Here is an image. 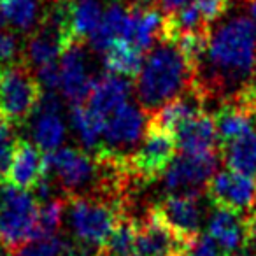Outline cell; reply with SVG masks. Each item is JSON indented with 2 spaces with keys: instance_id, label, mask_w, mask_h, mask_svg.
I'll use <instances>...</instances> for the list:
<instances>
[{
  "instance_id": "obj_10",
  "label": "cell",
  "mask_w": 256,
  "mask_h": 256,
  "mask_svg": "<svg viewBox=\"0 0 256 256\" xmlns=\"http://www.w3.org/2000/svg\"><path fill=\"white\" fill-rule=\"evenodd\" d=\"M46 162L48 176L53 172L67 193L79 192L98 178L96 162L92 160L86 151L62 148L53 153H46Z\"/></svg>"
},
{
  "instance_id": "obj_5",
  "label": "cell",
  "mask_w": 256,
  "mask_h": 256,
  "mask_svg": "<svg viewBox=\"0 0 256 256\" xmlns=\"http://www.w3.org/2000/svg\"><path fill=\"white\" fill-rule=\"evenodd\" d=\"M42 95V86L26 64L0 67V112L16 124L36 114Z\"/></svg>"
},
{
  "instance_id": "obj_30",
  "label": "cell",
  "mask_w": 256,
  "mask_h": 256,
  "mask_svg": "<svg viewBox=\"0 0 256 256\" xmlns=\"http://www.w3.org/2000/svg\"><path fill=\"white\" fill-rule=\"evenodd\" d=\"M20 42L12 32H0V67L18 64Z\"/></svg>"
},
{
  "instance_id": "obj_9",
  "label": "cell",
  "mask_w": 256,
  "mask_h": 256,
  "mask_svg": "<svg viewBox=\"0 0 256 256\" xmlns=\"http://www.w3.org/2000/svg\"><path fill=\"white\" fill-rule=\"evenodd\" d=\"M148 118L140 107L136 104H124L116 112H112L106 121V130H104V144L100 151L128 156L123 151L136 146L144 136ZM98 151V153H100Z\"/></svg>"
},
{
  "instance_id": "obj_41",
  "label": "cell",
  "mask_w": 256,
  "mask_h": 256,
  "mask_svg": "<svg viewBox=\"0 0 256 256\" xmlns=\"http://www.w3.org/2000/svg\"><path fill=\"white\" fill-rule=\"evenodd\" d=\"M172 256H179V254H172Z\"/></svg>"
},
{
  "instance_id": "obj_11",
  "label": "cell",
  "mask_w": 256,
  "mask_h": 256,
  "mask_svg": "<svg viewBox=\"0 0 256 256\" xmlns=\"http://www.w3.org/2000/svg\"><path fill=\"white\" fill-rule=\"evenodd\" d=\"M158 216L174 230V234L182 240V246L200 234L202 209L198 204V195L170 193L160 204L153 207Z\"/></svg>"
},
{
  "instance_id": "obj_37",
  "label": "cell",
  "mask_w": 256,
  "mask_h": 256,
  "mask_svg": "<svg viewBox=\"0 0 256 256\" xmlns=\"http://www.w3.org/2000/svg\"><path fill=\"white\" fill-rule=\"evenodd\" d=\"M0 256H14V254H12V251L9 248H6L4 244H0Z\"/></svg>"
},
{
  "instance_id": "obj_36",
  "label": "cell",
  "mask_w": 256,
  "mask_h": 256,
  "mask_svg": "<svg viewBox=\"0 0 256 256\" xmlns=\"http://www.w3.org/2000/svg\"><path fill=\"white\" fill-rule=\"evenodd\" d=\"M230 256H256L252 251H249L248 248H242V249H238V251H235V252H232Z\"/></svg>"
},
{
  "instance_id": "obj_19",
  "label": "cell",
  "mask_w": 256,
  "mask_h": 256,
  "mask_svg": "<svg viewBox=\"0 0 256 256\" xmlns=\"http://www.w3.org/2000/svg\"><path fill=\"white\" fill-rule=\"evenodd\" d=\"M144 53L124 39H116L104 53V65L109 74L124 79L137 78L142 70Z\"/></svg>"
},
{
  "instance_id": "obj_23",
  "label": "cell",
  "mask_w": 256,
  "mask_h": 256,
  "mask_svg": "<svg viewBox=\"0 0 256 256\" xmlns=\"http://www.w3.org/2000/svg\"><path fill=\"white\" fill-rule=\"evenodd\" d=\"M136 237H137V220L121 216L116 228L107 238L100 256H137L136 254Z\"/></svg>"
},
{
  "instance_id": "obj_25",
  "label": "cell",
  "mask_w": 256,
  "mask_h": 256,
  "mask_svg": "<svg viewBox=\"0 0 256 256\" xmlns=\"http://www.w3.org/2000/svg\"><path fill=\"white\" fill-rule=\"evenodd\" d=\"M0 16L18 30H30L37 20L36 0H0Z\"/></svg>"
},
{
  "instance_id": "obj_18",
  "label": "cell",
  "mask_w": 256,
  "mask_h": 256,
  "mask_svg": "<svg viewBox=\"0 0 256 256\" xmlns=\"http://www.w3.org/2000/svg\"><path fill=\"white\" fill-rule=\"evenodd\" d=\"M207 234L216 238L228 252H235L244 248L246 242V218L240 212L216 207L209 218Z\"/></svg>"
},
{
  "instance_id": "obj_4",
  "label": "cell",
  "mask_w": 256,
  "mask_h": 256,
  "mask_svg": "<svg viewBox=\"0 0 256 256\" xmlns=\"http://www.w3.org/2000/svg\"><path fill=\"white\" fill-rule=\"evenodd\" d=\"M123 214L118 202H104L88 196H74L68 206V218L76 240L98 251V254Z\"/></svg>"
},
{
  "instance_id": "obj_15",
  "label": "cell",
  "mask_w": 256,
  "mask_h": 256,
  "mask_svg": "<svg viewBox=\"0 0 256 256\" xmlns=\"http://www.w3.org/2000/svg\"><path fill=\"white\" fill-rule=\"evenodd\" d=\"M174 137L178 150L186 154L210 153L216 151V146L220 144L214 116H209L204 110L182 123L174 132Z\"/></svg>"
},
{
  "instance_id": "obj_39",
  "label": "cell",
  "mask_w": 256,
  "mask_h": 256,
  "mask_svg": "<svg viewBox=\"0 0 256 256\" xmlns=\"http://www.w3.org/2000/svg\"><path fill=\"white\" fill-rule=\"evenodd\" d=\"M4 23H6V20H4V18H2V16H0V26L4 25Z\"/></svg>"
},
{
  "instance_id": "obj_28",
  "label": "cell",
  "mask_w": 256,
  "mask_h": 256,
  "mask_svg": "<svg viewBox=\"0 0 256 256\" xmlns=\"http://www.w3.org/2000/svg\"><path fill=\"white\" fill-rule=\"evenodd\" d=\"M179 256H230V252L209 234L200 232L182 246Z\"/></svg>"
},
{
  "instance_id": "obj_24",
  "label": "cell",
  "mask_w": 256,
  "mask_h": 256,
  "mask_svg": "<svg viewBox=\"0 0 256 256\" xmlns=\"http://www.w3.org/2000/svg\"><path fill=\"white\" fill-rule=\"evenodd\" d=\"M104 11L96 0H76L72 8V34L76 42L92 36L102 22Z\"/></svg>"
},
{
  "instance_id": "obj_21",
  "label": "cell",
  "mask_w": 256,
  "mask_h": 256,
  "mask_svg": "<svg viewBox=\"0 0 256 256\" xmlns=\"http://www.w3.org/2000/svg\"><path fill=\"white\" fill-rule=\"evenodd\" d=\"M124 23H126V9H123V6L120 2H112L104 11L100 25L90 36V44H92L93 50L100 51V53H106V50L114 40L121 39Z\"/></svg>"
},
{
  "instance_id": "obj_31",
  "label": "cell",
  "mask_w": 256,
  "mask_h": 256,
  "mask_svg": "<svg viewBox=\"0 0 256 256\" xmlns=\"http://www.w3.org/2000/svg\"><path fill=\"white\" fill-rule=\"evenodd\" d=\"M192 2L209 25L218 18H221L228 9V0H192Z\"/></svg>"
},
{
  "instance_id": "obj_35",
  "label": "cell",
  "mask_w": 256,
  "mask_h": 256,
  "mask_svg": "<svg viewBox=\"0 0 256 256\" xmlns=\"http://www.w3.org/2000/svg\"><path fill=\"white\" fill-rule=\"evenodd\" d=\"M246 84L249 86V88L252 90V93L256 95V62H254V65H252V70H251V79H249Z\"/></svg>"
},
{
  "instance_id": "obj_20",
  "label": "cell",
  "mask_w": 256,
  "mask_h": 256,
  "mask_svg": "<svg viewBox=\"0 0 256 256\" xmlns=\"http://www.w3.org/2000/svg\"><path fill=\"white\" fill-rule=\"evenodd\" d=\"M72 128L79 134L86 150L95 151V154L102 150L104 130H106V118L96 114L88 106H72L70 110Z\"/></svg>"
},
{
  "instance_id": "obj_40",
  "label": "cell",
  "mask_w": 256,
  "mask_h": 256,
  "mask_svg": "<svg viewBox=\"0 0 256 256\" xmlns=\"http://www.w3.org/2000/svg\"><path fill=\"white\" fill-rule=\"evenodd\" d=\"M2 184H4V181H0V188H2Z\"/></svg>"
},
{
  "instance_id": "obj_1",
  "label": "cell",
  "mask_w": 256,
  "mask_h": 256,
  "mask_svg": "<svg viewBox=\"0 0 256 256\" xmlns=\"http://www.w3.org/2000/svg\"><path fill=\"white\" fill-rule=\"evenodd\" d=\"M137 78V96L148 110L154 112L192 88L196 72L174 44L162 42L150 51Z\"/></svg>"
},
{
  "instance_id": "obj_3",
  "label": "cell",
  "mask_w": 256,
  "mask_h": 256,
  "mask_svg": "<svg viewBox=\"0 0 256 256\" xmlns=\"http://www.w3.org/2000/svg\"><path fill=\"white\" fill-rule=\"evenodd\" d=\"M39 202L34 193L16 186L0 188V244L18 251L36 238Z\"/></svg>"
},
{
  "instance_id": "obj_22",
  "label": "cell",
  "mask_w": 256,
  "mask_h": 256,
  "mask_svg": "<svg viewBox=\"0 0 256 256\" xmlns=\"http://www.w3.org/2000/svg\"><path fill=\"white\" fill-rule=\"evenodd\" d=\"M223 153L230 170L256 178V132H249L230 142L223 148Z\"/></svg>"
},
{
  "instance_id": "obj_34",
  "label": "cell",
  "mask_w": 256,
  "mask_h": 256,
  "mask_svg": "<svg viewBox=\"0 0 256 256\" xmlns=\"http://www.w3.org/2000/svg\"><path fill=\"white\" fill-rule=\"evenodd\" d=\"M188 4H190V0H162V8L165 9V12H167V14L179 11V9H182L184 6H188Z\"/></svg>"
},
{
  "instance_id": "obj_6",
  "label": "cell",
  "mask_w": 256,
  "mask_h": 256,
  "mask_svg": "<svg viewBox=\"0 0 256 256\" xmlns=\"http://www.w3.org/2000/svg\"><path fill=\"white\" fill-rule=\"evenodd\" d=\"M176 137L164 128L150 123L140 148L128 156L130 178H137L142 182L154 181L167 172L176 158Z\"/></svg>"
},
{
  "instance_id": "obj_27",
  "label": "cell",
  "mask_w": 256,
  "mask_h": 256,
  "mask_svg": "<svg viewBox=\"0 0 256 256\" xmlns=\"http://www.w3.org/2000/svg\"><path fill=\"white\" fill-rule=\"evenodd\" d=\"M16 144V123L0 112V181L4 182H8Z\"/></svg>"
},
{
  "instance_id": "obj_8",
  "label": "cell",
  "mask_w": 256,
  "mask_h": 256,
  "mask_svg": "<svg viewBox=\"0 0 256 256\" xmlns=\"http://www.w3.org/2000/svg\"><path fill=\"white\" fill-rule=\"evenodd\" d=\"M207 196L216 207L244 212L256 206V178L238 174L230 168L216 172L206 186Z\"/></svg>"
},
{
  "instance_id": "obj_17",
  "label": "cell",
  "mask_w": 256,
  "mask_h": 256,
  "mask_svg": "<svg viewBox=\"0 0 256 256\" xmlns=\"http://www.w3.org/2000/svg\"><path fill=\"white\" fill-rule=\"evenodd\" d=\"M128 93H130V82L126 79L114 74H106L93 81L86 104L90 109L107 120L110 114L126 104Z\"/></svg>"
},
{
  "instance_id": "obj_32",
  "label": "cell",
  "mask_w": 256,
  "mask_h": 256,
  "mask_svg": "<svg viewBox=\"0 0 256 256\" xmlns=\"http://www.w3.org/2000/svg\"><path fill=\"white\" fill-rule=\"evenodd\" d=\"M37 81L40 82L42 88H46L48 92H54L62 86V68L56 62L48 64L39 67L37 72Z\"/></svg>"
},
{
  "instance_id": "obj_33",
  "label": "cell",
  "mask_w": 256,
  "mask_h": 256,
  "mask_svg": "<svg viewBox=\"0 0 256 256\" xmlns=\"http://www.w3.org/2000/svg\"><path fill=\"white\" fill-rule=\"evenodd\" d=\"M244 248H248L249 251H252L256 254V209H252L251 212H249V216L246 218Z\"/></svg>"
},
{
  "instance_id": "obj_7",
  "label": "cell",
  "mask_w": 256,
  "mask_h": 256,
  "mask_svg": "<svg viewBox=\"0 0 256 256\" xmlns=\"http://www.w3.org/2000/svg\"><path fill=\"white\" fill-rule=\"evenodd\" d=\"M218 162L220 154L216 151L202 154L181 153L165 172V188L170 193L198 195L200 188L207 186L216 172Z\"/></svg>"
},
{
  "instance_id": "obj_2",
  "label": "cell",
  "mask_w": 256,
  "mask_h": 256,
  "mask_svg": "<svg viewBox=\"0 0 256 256\" xmlns=\"http://www.w3.org/2000/svg\"><path fill=\"white\" fill-rule=\"evenodd\" d=\"M210 68L223 81H240L256 62V25L249 18H234L210 36L206 54Z\"/></svg>"
},
{
  "instance_id": "obj_14",
  "label": "cell",
  "mask_w": 256,
  "mask_h": 256,
  "mask_svg": "<svg viewBox=\"0 0 256 256\" xmlns=\"http://www.w3.org/2000/svg\"><path fill=\"white\" fill-rule=\"evenodd\" d=\"M36 114L34 139L44 153H53L65 139V123L60 116V102L54 96V92L44 93Z\"/></svg>"
},
{
  "instance_id": "obj_26",
  "label": "cell",
  "mask_w": 256,
  "mask_h": 256,
  "mask_svg": "<svg viewBox=\"0 0 256 256\" xmlns=\"http://www.w3.org/2000/svg\"><path fill=\"white\" fill-rule=\"evenodd\" d=\"M64 202L62 200H46V202L39 204V212H37V228H36V238L34 240H40V238L54 237L58 226L62 223V216H64Z\"/></svg>"
},
{
  "instance_id": "obj_29",
  "label": "cell",
  "mask_w": 256,
  "mask_h": 256,
  "mask_svg": "<svg viewBox=\"0 0 256 256\" xmlns=\"http://www.w3.org/2000/svg\"><path fill=\"white\" fill-rule=\"evenodd\" d=\"M62 252H64V240L54 235L28 242L22 249H18L14 256H62Z\"/></svg>"
},
{
  "instance_id": "obj_38",
  "label": "cell",
  "mask_w": 256,
  "mask_h": 256,
  "mask_svg": "<svg viewBox=\"0 0 256 256\" xmlns=\"http://www.w3.org/2000/svg\"><path fill=\"white\" fill-rule=\"evenodd\" d=\"M251 16H252V22H254V25H256V0H252V4H251Z\"/></svg>"
},
{
  "instance_id": "obj_12",
  "label": "cell",
  "mask_w": 256,
  "mask_h": 256,
  "mask_svg": "<svg viewBox=\"0 0 256 256\" xmlns=\"http://www.w3.org/2000/svg\"><path fill=\"white\" fill-rule=\"evenodd\" d=\"M182 240L174 234L170 226L158 216L154 209L148 212V218L137 221L136 254L137 256H172L179 254Z\"/></svg>"
},
{
  "instance_id": "obj_16",
  "label": "cell",
  "mask_w": 256,
  "mask_h": 256,
  "mask_svg": "<svg viewBox=\"0 0 256 256\" xmlns=\"http://www.w3.org/2000/svg\"><path fill=\"white\" fill-rule=\"evenodd\" d=\"M62 68V93L72 104L81 106L88 100L93 81L90 79L84 67V53L81 51V44H74L68 48L60 58Z\"/></svg>"
},
{
  "instance_id": "obj_13",
  "label": "cell",
  "mask_w": 256,
  "mask_h": 256,
  "mask_svg": "<svg viewBox=\"0 0 256 256\" xmlns=\"http://www.w3.org/2000/svg\"><path fill=\"white\" fill-rule=\"evenodd\" d=\"M48 176L46 153L28 140H18L12 156L8 182L20 190L32 192Z\"/></svg>"
}]
</instances>
